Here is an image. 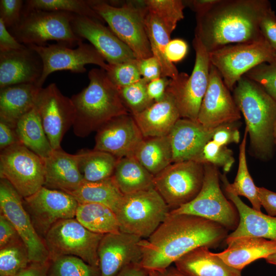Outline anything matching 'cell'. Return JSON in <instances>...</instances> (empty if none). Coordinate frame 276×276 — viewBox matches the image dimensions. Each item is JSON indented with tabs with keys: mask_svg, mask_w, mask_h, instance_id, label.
I'll return each mask as SVG.
<instances>
[{
	"mask_svg": "<svg viewBox=\"0 0 276 276\" xmlns=\"http://www.w3.org/2000/svg\"><path fill=\"white\" fill-rule=\"evenodd\" d=\"M219 223L198 216L169 212L147 239L140 241V265L148 270L161 271L190 251L201 246L216 248L228 236Z\"/></svg>",
	"mask_w": 276,
	"mask_h": 276,
	"instance_id": "6da1fadb",
	"label": "cell"
},
{
	"mask_svg": "<svg viewBox=\"0 0 276 276\" xmlns=\"http://www.w3.org/2000/svg\"><path fill=\"white\" fill-rule=\"evenodd\" d=\"M271 8L266 0H218L196 15L195 35L209 53L225 45L263 38L259 23Z\"/></svg>",
	"mask_w": 276,
	"mask_h": 276,
	"instance_id": "7a4b0ae2",
	"label": "cell"
},
{
	"mask_svg": "<svg viewBox=\"0 0 276 276\" xmlns=\"http://www.w3.org/2000/svg\"><path fill=\"white\" fill-rule=\"evenodd\" d=\"M88 77V86L71 98L75 109L73 130L80 137L87 136L111 119L129 112L105 70L91 69Z\"/></svg>",
	"mask_w": 276,
	"mask_h": 276,
	"instance_id": "3957f363",
	"label": "cell"
},
{
	"mask_svg": "<svg viewBox=\"0 0 276 276\" xmlns=\"http://www.w3.org/2000/svg\"><path fill=\"white\" fill-rule=\"evenodd\" d=\"M235 102L243 115L253 155L264 161L273 155L276 101L259 84L242 76L234 88Z\"/></svg>",
	"mask_w": 276,
	"mask_h": 276,
	"instance_id": "277c9868",
	"label": "cell"
},
{
	"mask_svg": "<svg viewBox=\"0 0 276 276\" xmlns=\"http://www.w3.org/2000/svg\"><path fill=\"white\" fill-rule=\"evenodd\" d=\"M87 2L137 60L153 56L146 29L148 10L144 1H128L121 5L101 0Z\"/></svg>",
	"mask_w": 276,
	"mask_h": 276,
	"instance_id": "5b68a950",
	"label": "cell"
},
{
	"mask_svg": "<svg viewBox=\"0 0 276 276\" xmlns=\"http://www.w3.org/2000/svg\"><path fill=\"white\" fill-rule=\"evenodd\" d=\"M75 14L27 9L23 7L19 22L8 29L20 43L25 45H44L49 40L69 47L78 45L83 39L73 32L71 21Z\"/></svg>",
	"mask_w": 276,
	"mask_h": 276,
	"instance_id": "8992f818",
	"label": "cell"
},
{
	"mask_svg": "<svg viewBox=\"0 0 276 276\" xmlns=\"http://www.w3.org/2000/svg\"><path fill=\"white\" fill-rule=\"evenodd\" d=\"M171 210L154 188L125 194L116 211L120 232L147 239Z\"/></svg>",
	"mask_w": 276,
	"mask_h": 276,
	"instance_id": "52a82bcc",
	"label": "cell"
},
{
	"mask_svg": "<svg viewBox=\"0 0 276 276\" xmlns=\"http://www.w3.org/2000/svg\"><path fill=\"white\" fill-rule=\"evenodd\" d=\"M209 56L211 64L219 72L227 87L232 90L253 68L263 63H274L276 53L263 38L225 45L210 52Z\"/></svg>",
	"mask_w": 276,
	"mask_h": 276,
	"instance_id": "ba28073f",
	"label": "cell"
},
{
	"mask_svg": "<svg viewBox=\"0 0 276 276\" xmlns=\"http://www.w3.org/2000/svg\"><path fill=\"white\" fill-rule=\"evenodd\" d=\"M203 166L204 177L199 194L190 202L170 212L198 216L216 222L228 231H234L239 222V215L235 205L220 189L218 168L211 164Z\"/></svg>",
	"mask_w": 276,
	"mask_h": 276,
	"instance_id": "9c48e42d",
	"label": "cell"
},
{
	"mask_svg": "<svg viewBox=\"0 0 276 276\" xmlns=\"http://www.w3.org/2000/svg\"><path fill=\"white\" fill-rule=\"evenodd\" d=\"M103 235L88 230L74 218L56 222L43 240L51 260L57 257L74 256L99 267L98 249Z\"/></svg>",
	"mask_w": 276,
	"mask_h": 276,
	"instance_id": "30bf717a",
	"label": "cell"
},
{
	"mask_svg": "<svg viewBox=\"0 0 276 276\" xmlns=\"http://www.w3.org/2000/svg\"><path fill=\"white\" fill-rule=\"evenodd\" d=\"M193 44L196 56L191 75L179 73L166 90L174 97L181 118L197 121L209 84L211 62L209 53L196 36Z\"/></svg>",
	"mask_w": 276,
	"mask_h": 276,
	"instance_id": "8fae6325",
	"label": "cell"
},
{
	"mask_svg": "<svg viewBox=\"0 0 276 276\" xmlns=\"http://www.w3.org/2000/svg\"><path fill=\"white\" fill-rule=\"evenodd\" d=\"M203 165L193 160L173 163L154 176V187L171 210L193 200L203 182Z\"/></svg>",
	"mask_w": 276,
	"mask_h": 276,
	"instance_id": "7c38bea8",
	"label": "cell"
},
{
	"mask_svg": "<svg viewBox=\"0 0 276 276\" xmlns=\"http://www.w3.org/2000/svg\"><path fill=\"white\" fill-rule=\"evenodd\" d=\"M0 177L22 198L28 197L44 186L43 159L21 143L15 144L1 151Z\"/></svg>",
	"mask_w": 276,
	"mask_h": 276,
	"instance_id": "4fadbf2b",
	"label": "cell"
},
{
	"mask_svg": "<svg viewBox=\"0 0 276 276\" xmlns=\"http://www.w3.org/2000/svg\"><path fill=\"white\" fill-rule=\"evenodd\" d=\"M35 51L40 56L43 65V72L37 85L42 88L47 77L51 73L62 70L75 73L86 72L85 65L93 64L107 71L109 65L103 57L91 45L81 41L76 49L61 43L27 45Z\"/></svg>",
	"mask_w": 276,
	"mask_h": 276,
	"instance_id": "5bb4252c",
	"label": "cell"
},
{
	"mask_svg": "<svg viewBox=\"0 0 276 276\" xmlns=\"http://www.w3.org/2000/svg\"><path fill=\"white\" fill-rule=\"evenodd\" d=\"M0 210L14 227L33 262L51 260L44 240L38 234L23 203V198L7 180H0Z\"/></svg>",
	"mask_w": 276,
	"mask_h": 276,
	"instance_id": "9a60e30c",
	"label": "cell"
},
{
	"mask_svg": "<svg viewBox=\"0 0 276 276\" xmlns=\"http://www.w3.org/2000/svg\"><path fill=\"white\" fill-rule=\"evenodd\" d=\"M23 203L41 238L59 221L75 218L79 204L70 194L44 186L23 198Z\"/></svg>",
	"mask_w": 276,
	"mask_h": 276,
	"instance_id": "2e32d148",
	"label": "cell"
},
{
	"mask_svg": "<svg viewBox=\"0 0 276 276\" xmlns=\"http://www.w3.org/2000/svg\"><path fill=\"white\" fill-rule=\"evenodd\" d=\"M35 106L52 148L61 149L63 137L75 120V109L71 99L52 83L40 89Z\"/></svg>",
	"mask_w": 276,
	"mask_h": 276,
	"instance_id": "e0dca14e",
	"label": "cell"
},
{
	"mask_svg": "<svg viewBox=\"0 0 276 276\" xmlns=\"http://www.w3.org/2000/svg\"><path fill=\"white\" fill-rule=\"evenodd\" d=\"M241 113L218 70L211 64L209 81L197 121L213 129L239 121Z\"/></svg>",
	"mask_w": 276,
	"mask_h": 276,
	"instance_id": "ac0fdd59",
	"label": "cell"
},
{
	"mask_svg": "<svg viewBox=\"0 0 276 276\" xmlns=\"http://www.w3.org/2000/svg\"><path fill=\"white\" fill-rule=\"evenodd\" d=\"M71 26L74 33L88 40L108 64L136 59L129 48L102 22L75 14Z\"/></svg>",
	"mask_w": 276,
	"mask_h": 276,
	"instance_id": "d6986e66",
	"label": "cell"
},
{
	"mask_svg": "<svg viewBox=\"0 0 276 276\" xmlns=\"http://www.w3.org/2000/svg\"><path fill=\"white\" fill-rule=\"evenodd\" d=\"M96 132L93 149L108 153L118 159L133 156L144 138L129 113L111 119Z\"/></svg>",
	"mask_w": 276,
	"mask_h": 276,
	"instance_id": "ffe728a7",
	"label": "cell"
},
{
	"mask_svg": "<svg viewBox=\"0 0 276 276\" xmlns=\"http://www.w3.org/2000/svg\"><path fill=\"white\" fill-rule=\"evenodd\" d=\"M142 239L122 232L104 235L98 249L101 276H115L126 267L140 263Z\"/></svg>",
	"mask_w": 276,
	"mask_h": 276,
	"instance_id": "44dd1931",
	"label": "cell"
},
{
	"mask_svg": "<svg viewBox=\"0 0 276 276\" xmlns=\"http://www.w3.org/2000/svg\"><path fill=\"white\" fill-rule=\"evenodd\" d=\"M43 69L40 56L28 46L0 52V89L19 84H37Z\"/></svg>",
	"mask_w": 276,
	"mask_h": 276,
	"instance_id": "7402d4cb",
	"label": "cell"
},
{
	"mask_svg": "<svg viewBox=\"0 0 276 276\" xmlns=\"http://www.w3.org/2000/svg\"><path fill=\"white\" fill-rule=\"evenodd\" d=\"M43 160L45 171L43 186L70 194L84 181L79 169L77 153H68L62 148L53 150Z\"/></svg>",
	"mask_w": 276,
	"mask_h": 276,
	"instance_id": "603a6c76",
	"label": "cell"
},
{
	"mask_svg": "<svg viewBox=\"0 0 276 276\" xmlns=\"http://www.w3.org/2000/svg\"><path fill=\"white\" fill-rule=\"evenodd\" d=\"M214 129H208L197 121L180 118L168 135L172 163L192 160L204 145L212 139Z\"/></svg>",
	"mask_w": 276,
	"mask_h": 276,
	"instance_id": "cb8c5ba5",
	"label": "cell"
},
{
	"mask_svg": "<svg viewBox=\"0 0 276 276\" xmlns=\"http://www.w3.org/2000/svg\"><path fill=\"white\" fill-rule=\"evenodd\" d=\"M132 116L144 137L168 135L181 118L174 97L167 90L163 100Z\"/></svg>",
	"mask_w": 276,
	"mask_h": 276,
	"instance_id": "d4e9b609",
	"label": "cell"
},
{
	"mask_svg": "<svg viewBox=\"0 0 276 276\" xmlns=\"http://www.w3.org/2000/svg\"><path fill=\"white\" fill-rule=\"evenodd\" d=\"M225 241L227 247L216 255L227 265L240 270L259 259H265L276 252L274 240L250 236H227Z\"/></svg>",
	"mask_w": 276,
	"mask_h": 276,
	"instance_id": "484cf974",
	"label": "cell"
},
{
	"mask_svg": "<svg viewBox=\"0 0 276 276\" xmlns=\"http://www.w3.org/2000/svg\"><path fill=\"white\" fill-rule=\"evenodd\" d=\"M174 264L179 271L188 276H242L241 270L227 265L205 246L190 251Z\"/></svg>",
	"mask_w": 276,
	"mask_h": 276,
	"instance_id": "4316f807",
	"label": "cell"
},
{
	"mask_svg": "<svg viewBox=\"0 0 276 276\" xmlns=\"http://www.w3.org/2000/svg\"><path fill=\"white\" fill-rule=\"evenodd\" d=\"M225 192L239 215L237 227L228 236H250L276 241V217L256 210L244 203L239 196L227 191Z\"/></svg>",
	"mask_w": 276,
	"mask_h": 276,
	"instance_id": "83f0119b",
	"label": "cell"
},
{
	"mask_svg": "<svg viewBox=\"0 0 276 276\" xmlns=\"http://www.w3.org/2000/svg\"><path fill=\"white\" fill-rule=\"evenodd\" d=\"M42 88L36 84L24 83L0 89V119L15 127L17 121L35 106Z\"/></svg>",
	"mask_w": 276,
	"mask_h": 276,
	"instance_id": "f1b7e54d",
	"label": "cell"
},
{
	"mask_svg": "<svg viewBox=\"0 0 276 276\" xmlns=\"http://www.w3.org/2000/svg\"><path fill=\"white\" fill-rule=\"evenodd\" d=\"M112 177L124 195L154 188V176L133 156L118 159Z\"/></svg>",
	"mask_w": 276,
	"mask_h": 276,
	"instance_id": "f546056e",
	"label": "cell"
},
{
	"mask_svg": "<svg viewBox=\"0 0 276 276\" xmlns=\"http://www.w3.org/2000/svg\"><path fill=\"white\" fill-rule=\"evenodd\" d=\"M15 131L19 142L42 158L48 157L52 152L53 149L35 105L17 121Z\"/></svg>",
	"mask_w": 276,
	"mask_h": 276,
	"instance_id": "4dcf8cb0",
	"label": "cell"
},
{
	"mask_svg": "<svg viewBox=\"0 0 276 276\" xmlns=\"http://www.w3.org/2000/svg\"><path fill=\"white\" fill-rule=\"evenodd\" d=\"M133 156L153 176L172 163V150L168 135L144 137Z\"/></svg>",
	"mask_w": 276,
	"mask_h": 276,
	"instance_id": "1f68e13d",
	"label": "cell"
},
{
	"mask_svg": "<svg viewBox=\"0 0 276 276\" xmlns=\"http://www.w3.org/2000/svg\"><path fill=\"white\" fill-rule=\"evenodd\" d=\"M79 203H95L103 204L117 211L124 194L112 177L96 181H84L75 191L70 194Z\"/></svg>",
	"mask_w": 276,
	"mask_h": 276,
	"instance_id": "d6a6232c",
	"label": "cell"
},
{
	"mask_svg": "<svg viewBox=\"0 0 276 276\" xmlns=\"http://www.w3.org/2000/svg\"><path fill=\"white\" fill-rule=\"evenodd\" d=\"M145 24L152 55L160 63L162 76L175 79L178 71L175 65L168 60L165 54L172 33L157 17L148 11Z\"/></svg>",
	"mask_w": 276,
	"mask_h": 276,
	"instance_id": "836d02e7",
	"label": "cell"
},
{
	"mask_svg": "<svg viewBox=\"0 0 276 276\" xmlns=\"http://www.w3.org/2000/svg\"><path fill=\"white\" fill-rule=\"evenodd\" d=\"M75 218L93 233L105 235L120 232L116 213L103 204L79 203Z\"/></svg>",
	"mask_w": 276,
	"mask_h": 276,
	"instance_id": "e575fe53",
	"label": "cell"
},
{
	"mask_svg": "<svg viewBox=\"0 0 276 276\" xmlns=\"http://www.w3.org/2000/svg\"><path fill=\"white\" fill-rule=\"evenodd\" d=\"M247 135L248 131L245 128L239 147L238 168L234 182L230 183L225 175H221V178L224 185L225 191L238 196L245 197L251 203L253 209L261 211V204L258 196V187L254 183L247 164L246 146Z\"/></svg>",
	"mask_w": 276,
	"mask_h": 276,
	"instance_id": "d590c367",
	"label": "cell"
},
{
	"mask_svg": "<svg viewBox=\"0 0 276 276\" xmlns=\"http://www.w3.org/2000/svg\"><path fill=\"white\" fill-rule=\"evenodd\" d=\"M77 154L84 181L96 182L112 176L118 159L113 155L94 149H82Z\"/></svg>",
	"mask_w": 276,
	"mask_h": 276,
	"instance_id": "8d00e7d4",
	"label": "cell"
},
{
	"mask_svg": "<svg viewBox=\"0 0 276 276\" xmlns=\"http://www.w3.org/2000/svg\"><path fill=\"white\" fill-rule=\"evenodd\" d=\"M24 7L51 11H63L98 20H104L91 8L87 0H27Z\"/></svg>",
	"mask_w": 276,
	"mask_h": 276,
	"instance_id": "74e56055",
	"label": "cell"
},
{
	"mask_svg": "<svg viewBox=\"0 0 276 276\" xmlns=\"http://www.w3.org/2000/svg\"><path fill=\"white\" fill-rule=\"evenodd\" d=\"M51 261L48 276H101L99 267L76 256H62Z\"/></svg>",
	"mask_w": 276,
	"mask_h": 276,
	"instance_id": "f35d334b",
	"label": "cell"
},
{
	"mask_svg": "<svg viewBox=\"0 0 276 276\" xmlns=\"http://www.w3.org/2000/svg\"><path fill=\"white\" fill-rule=\"evenodd\" d=\"M148 11L154 14L172 33L184 18V2L180 0H145Z\"/></svg>",
	"mask_w": 276,
	"mask_h": 276,
	"instance_id": "ab89813d",
	"label": "cell"
},
{
	"mask_svg": "<svg viewBox=\"0 0 276 276\" xmlns=\"http://www.w3.org/2000/svg\"><path fill=\"white\" fill-rule=\"evenodd\" d=\"M22 241L0 249V276H13L30 263Z\"/></svg>",
	"mask_w": 276,
	"mask_h": 276,
	"instance_id": "60d3db41",
	"label": "cell"
},
{
	"mask_svg": "<svg viewBox=\"0 0 276 276\" xmlns=\"http://www.w3.org/2000/svg\"><path fill=\"white\" fill-rule=\"evenodd\" d=\"M192 160L202 165L211 164L217 168L221 167L225 173L231 170L235 162L231 149L212 140L204 145Z\"/></svg>",
	"mask_w": 276,
	"mask_h": 276,
	"instance_id": "b9f144b4",
	"label": "cell"
},
{
	"mask_svg": "<svg viewBox=\"0 0 276 276\" xmlns=\"http://www.w3.org/2000/svg\"><path fill=\"white\" fill-rule=\"evenodd\" d=\"M148 83L142 78L132 84L118 88L123 103L132 115L144 111L154 103L148 96Z\"/></svg>",
	"mask_w": 276,
	"mask_h": 276,
	"instance_id": "7bdbcfd3",
	"label": "cell"
},
{
	"mask_svg": "<svg viewBox=\"0 0 276 276\" xmlns=\"http://www.w3.org/2000/svg\"><path fill=\"white\" fill-rule=\"evenodd\" d=\"M109 65L107 76L118 88L132 84L142 78L137 67V59Z\"/></svg>",
	"mask_w": 276,
	"mask_h": 276,
	"instance_id": "ee69618b",
	"label": "cell"
},
{
	"mask_svg": "<svg viewBox=\"0 0 276 276\" xmlns=\"http://www.w3.org/2000/svg\"><path fill=\"white\" fill-rule=\"evenodd\" d=\"M244 76L259 84L276 101V64L262 63Z\"/></svg>",
	"mask_w": 276,
	"mask_h": 276,
	"instance_id": "f6af8a7d",
	"label": "cell"
},
{
	"mask_svg": "<svg viewBox=\"0 0 276 276\" xmlns=\"http://www.w3.org/2000/svg\"><path fill=\"white\" fill-rule=\"evenodd\" d=\"M24 5L22 0H1L0 18L8 29L19 21Z\"/></svg>",
	"mask_w": 276,
	"mask_h": 276,
	"instance_id": "bcb514c9",
	"label": "cell"
},
{
	"mask_svg": "<svg viewBox=\"0 0 276 276\" xmlns=\"http://www.w3.org/2000/svg\"><path fill=\"white\" fill-rule=\"evenodd\" d=\"M235 123L224 124L215 128L211 140L223 146L238 143L240 140V132Z\"/></svg>",
	"mask_w": 276,
	"mask_h": 276,
	"instance_id": "7dc6e473",
	"label": "cell"
},
{
	"mask_svg": "<svg viewBox=\"0 0 276 276\" xmlns=\"http://www.w3.org/2000/svg\"><path fill=\"white\" fill-rule=\"evenodd\" d=\"M259 29L263 38L276 50V15L269 8L263 15L259 23Z\"/></svg>",
	"mask_w": 276,
	"mask_h": 276,
	"instance_id": "c3c4849f",
	"label": "cell"
},
{
	"mask_svg": "<svg viewBox=\"0 0 276 276\" xmlns=\"http://www.w3.org/2000/svg\"><path fill=\"white\" fill-rule=\"evenodd\" d=\"M137 65L141 76L148 83L162 76L160 63L153 56L137 60Z\"/></svg>",
	"mask_w": 276,
	"mask_h": 276,
	"instance_id": "681fc988",
	"label": "cell"
},
{
	"mask_svg": "<svg viewBox=\"0 0 276 276\" xmlns=\"http://www.w3.org/2000/svg\"><path fill=\"white\" fill-rule=\"evenodd\" d=\"M22 241L17 232L2 213L0 215V249Z\"/></svg>",
	"mask_w": 276,
	"mask_h": 276,
	"instance_id": "f907efd6",
	"label": "cell"
},
{
	"mask_svg": "<svg viewBox=\"0 0 276 276\" xmlns=\"http://www.w3.org/2000/svg\"><path fill=\"white\" fill-rule=\"evenodd\" d=\"M188 50V44L184 40L176 38L169 41L166 48L165 54L170 62H177L185 58Z\"/></svg>",
	"mask_w": 276,
	"mask_h": 276,
	"instance_id": "816d5d0a",
	"label": "cell"
},
{
	"mask_svg": "<svg viewBox=\"0 0 276 276\" xmlns=\"http://www.w3.org/2000/svg\"><path fill=\"white\" fill-rule=\"evenodd\" d=\"M20 143L15 127L0 119V149L2 151L15 144Z\"/></svg>",
	"mask_w": 276,
	"mask_h": 276,
	"instance_id": "f5cc1de1",
	"label": "cell"
},
{
	"mask_svg": "<svg viewBox=\"0 0 276 276\" xmlns=\"http://www.w3.org/2000/svg\"><path fill=\"white\" fill-rule=\"evenodd\" d=\"M170 81L171 79L162 76L148 83L147 93L150 98L154 102L163 100Z\"/></svg>",
	"mask_w": 276,
	"mask_h": 276,
	"instance_id": "db71d44e",
	"label": "cell"
},
{
	"mask_svg": "<svg viewBox=\"0 0 276 276\" xmlns=\"http://www.w3.org/2000/svg\"><path fill=\"white\" fill-rule=\"evenodd\" d=\"M26 47L15 38L0 18V52L19 50Z\"/></svg>",
	"mask_w": 276,
	"mask_h": 276,
	"instance_id": "11a10c76",
	"label": "cell"
},
{
	"mask_svg": "<svg viewBox=\"0 0 276 276\" xmlns=\"http://www.w3.org/2000/svg\"><path fill=\"white\" fill-rule=\"evenodd\" d=\"M259 198L261 204L268 215L276 216V192L264 187H258Z\"/></svg>",
	"mask_w": 276,
	"mask_h": 276,
	"instance_id": "9f6ffc18",
	"label": "cell"
},
{
	"mask_svg": "<svg viewBox=\"0 0 276 276\" xmlns=\"http://www.w3.org/2000/svg\"><path fill=\"white\" fill-rule=\"evenodd\" d=\"M51 263V260L45 262H31L13 276H48Z\"/></svg>",
	"mask_w": 276,
	"mask_h": 276,
	"instance_id": "6f0895ef",
	"label": "cell"
},
{
	"mask_svg": "<svg viewBox=\"0 0 276 276\" xmlns=\"http://www.w3.org/2000/svg\"><path fill=\"white\" fill-rule=\"evenodd\" d=\"M149 270L143 268L140 263L131 264L120 271L115 276H148Z\"/></svg>",
	"mask_w": 276,
	"mask_h": 276,
	"instance_id": "680465c9",
	"label": "cell"
},
{
	"mask_svg": "<svg viewBox=\"0 0 276 276\" xmlns=\"http://www.w3.org/2000/svg\"><path fill=\"white\" fill-rule=\"evenodd\" d=\"M218 0H194L188 1L189 5L196 12V15L202 14L210 9Z\"/></svg>",
	"mask_w": 276,
	"mask_h": 276,
	"instance_id": "91938a15",
	"label": "cell"
},
{
	"mask_svg": "<svg viewBox=\"0 0 276 276\" xmlns=\"http://www.w3.org/2000/svg\"><path fill=\"white\" fill-rule=\"evenodd\" d=\"M158 272L160 276H188L179 271L175 267L171 266L163 271Z\"/></svg>",
	"mask_w": 276,
	"mask_h": 276,
	"instance_id": "94428289",
	"label": "cell"
},
{
	"mask_svg": "<svg viewBox=\"0 0 276 276\" xmlns=\"http://www.w3.org/2000/svg\"><path fill=\"white\" fill-rule=\"evenodd\" d=\"M265 259L267 263L276 265V252L268 256Z\"/></svg>",
	"mask_w": 276,
	"mask_h": 276,
	"instance_id": "6125c7cd",
	"label": "cell"
},
{
	"mask_svg": "<svg viewBox=\"0 0 276 276\" xmlns=\"http://www.w3.org/2000/svg\"><path fill=\"white\" fill-rule=\"evenodd\" d=\"M273 141L275 145H276V117L274 122L273 125Z\"/></svg>",
	"mask_w": 276,
	"mask_h": 276,
	"instance_id": "be15d7a7",
	"label": "cell"
},
{
	"mask_svg": "<svg viewBox=\"0 0 276 276\" xmlns=\"http://www.w3.org/2000/svg\"><path fill=\"white\" fill-rule=\"evenodd\" d=\"M148 276H160V275L157 271L149 270Z\"/></svg>",
	"mask_w": 276,
	"mask_h": 276,
	"instance_id": "e7e4bbea",
	"label": "cell"
},
{
	"mask_svg": "<svg viewBox=\"0 0 276 276\" xmlns=\"http://www.w3.org/2000/svg\"><path fill=\"white\" fill-rule=\"evenodd\" d=\"M275 53H276V50H275ZM274 63L276 64V58H275V62H274Z\"/></svg>",
	"mask_w": 276,
	"mask_h": 276,
	"instance_id": "03108f58",
	"label": "cell"
}]
</instances>
